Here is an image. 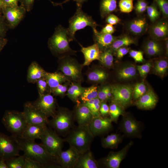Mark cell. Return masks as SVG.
I'll use <instances>...</instances> for the list:
<instances>
[{
	"instance_id": "obj_59",
	"label": "cell",
	"mask_w": 168,
	"mask_h": 168,
	"mask_svg": "<svg viewBox=\"0 0 168 168\" xmlns=\"http://www.w3.org/2000/svg\"><path fill=\"white\" fill-rule=\"evenodd\" d=\"M70 0H65L63 2L60 3H55L53 2H51L55 6L59 5L60 6H62V5L65 3ZM74 1H75L76 2V4L77 6H82V5L83 3L87 1L88 0H73Z\"/></svg>"
},
{
	"instance_id": "obj_31",
	"label": "cell",
	"mask_w": 168,
	"mask_h": 168,
	"mask_svg": "<svg viewBox=\"0 0 168 168\" xmlns=\"http://www.w3.org/2000/svg\"><path fill=\"white\" fill-rule=\"evenodd\" d=\"M122 137L119 134L112 133L102 138V147L105 148L116 149L122 141Z\"/></svg>"
},
{
	"instance_id": "obj_12",
	"label": "cell",
	"mask_w": 168,
	"mask_h": 168,
	"mask_svg": "<svg viewBox=\"0 0 168 168\" xmlns=\"http://www.w3.org/2000/svg\"><path fill=\"white\" fill-rule=\"evenodd\" d=\"M133 142L131 141L120 150L110 152L105 157L102 158L98 162L100 165L107 168H119L121 162L125 158Z\"/></svg>"
},
{
	"instance_id": "obj_28",
	"label": "cell",
	"mask_w": 168,
	"mask_h": 168,
	"mask_svg": "<svg viewBox=\"0 0 168 168\" xmlns=\"http://www.w3.org/2000/svg\"><path fill=\"white\" fill-rule=\"evenodd\" d=\"M47 83L49 92L58 85L70 81L61 72H46L44 77Z\"/></svg>"
},
{
	"instance_id": "obj_49",
	"label": "cell",
	"mask_w": 168,
	"mask_h": 168,
	"mask_svg": "<svg viewBox=\"0 0 168 168\" xmlns=\"http://www.w3.org/2000/svg\"><path fill=\"white\" fill-rule=\"evenodd\" d=\"M152 64L151 62H148L142 65H138L137 69L142 77H145L150 72Z\"/></svg>"
},
{
	"instance_id": "obj_62",
	"label": "cell",
	"mask_w": 168,
	"mask_h": 168,
	"mask_svg": "<svg viewBox=\"0 0 168 168\" xmlns=\"http://www.w3.org/2000/svg\"><path fill=\"white\" fill-rule=\"evenodd\" d=\"M165 41V49L166 54V55L168 54V39H167Z\"/></svg>"
},
{
	"instance_id": "obj_51",
	"label": "cell",
	"mask_w": 168,
	"mask_h": 168,
	"mask_svg": "<svg viewBox=\"0 0 168 168\" xmlns=\"http://www.w3.org/2000/svg\"><path fill=\"white\" fill-rule=\"evenodd\" d=\"M24 157L25 164L24 168H45L44 166L40 163L25 156Z\"/></svg>"
},
{
	"instance_id": "obj_40",
	"label": "cell",
	"mask_w": 168,
	"mask_h": 168,
	"mask_svg": "<svg viewBox=\"0 0 168 168\" xmlns=\"http://www.w3.org/2000/svg\"><path fill=\"white\" fill-rule=\"evenodd\" d=\"M146 11L148 17L152 23L160 18L161 12L154 2H153L150 5L148 6Z\"/></svg>"
},
{
	"instance_id": "obj_46",
	"label": "cell",
	"mask_w": 168,
	"mask_h": 168,
	"mask_svg": "<svg viewBox=\"0 0 168 168\" xmlns=\"http://www.w3.org/2000/svg\"><path fill=\"white\" fill-rule=\"evenodd\" d=\"M160 10L163 17L168 18V0H153Z\"/></svg>"
},
{
	"instance_id": "obj_16",
	"label": "cell",
	"mask_w": 168,
	"mask_h": 168,
	"mask_svg": "<svg viewBox=\"0 0 168 168\" xmlns=\"http://www.w3.org/2000/svg\"><path fill=\"white\" fill-rule=\"evenodd\" d=\"M109 117L101 116L93 117L88 125L89 129L94 137L107 133L113 127Z\"/></svg>"
},
{
	"instance_id": "obj_45",
	"label": "cell",
	"mask_w": 168,
	"mask_h": 168,
	"mask_svg": "<svg viewBox=\"0 0 168 168\" xmlns=\"http://www.w3.org/2000/svg\"><path fill=\"white\" fill-rule=\"evenodd\" d=\"M36 83L39 96L50 93L47 83L44 77L39 79Z\"/></svg>"
},
{
	"instance_id": "obj_2",
	"label": "cell",
	"mask_w": 168,
	"mask_h": 168,
	"mask_svg": "<svg viewBox=\"0 0 168 168\" xmlns=\"http://www.w3.org/2000/svg\"><path fill=\"white\" fill-rule=\"evenodd\" d=\"M94 136L88 125H75L64 138L65 142L77 150L80 154L90 149Z\"/></svg>"
},
{
	"instance_id": "obj_11",
	"label": "cell",
	"mask_w": 168,
	"mask_h": 168,
	"mask_svg": "<svg viewBox=\"0 0 168 168\" xmlns=\"http://www.w3.org/2000/svg\"><path fill=\"white\" fill-rule=\"evenodd\" d=\"M23 112L27 125H48L49 120L48 118L32 102H27L24 104Z\"/></svg>"
},
{
	"instance_id": "obj_1",
	"label": "cell",
	"mask_w": 168,
	"mask_h": 168,
	"mask_svg": "<svg viewBox=\"0 0 168 168\" xmlns=\"http://www.w3.org/2000/svg\"><path fill=\"white\" fill-rule=\"evenodd\" d=\"M17 139L20 150L23 152L24 156L40 163L45 168H61L57 156L50 153L40 144L36 143L35 140Z\"/></svg>"
},
{
	"instance_id": "obj_32",
	"label": "cell",
	"mask_w": 168,
	"mask_h": 168,
	"mask_svg": "<svg viewBox=\"0 0 168 168\" xmlns=\"http://www.w3.org/2000/svg\"><path fill=\"white\" fill-rule=\"evenodd\" d=\"M85 88L82 87L79 83L72 82L68 89L67 95L72 101L78 103L79 102V98Z\"/></svg>"
},
{
	"instance_id": "obj_9",
	"label": "cell",
	"mask_w": 168,
	"mask_h": 168,
	"mask_svg": "<svg viewBox=\"0 0 168 168\" xmlns=\"http://www.w3.org/2000/svg\"><path fill=\"white\" fill-rule=\"evenodd\" d=\"M20 151L17 138L0 132V160L5 161L19 156Z\"/></svg>"
},
{
	"instance_id": "obj_14",
	"label": "cell",
	"mask_w": 168,
	"mask_h": 168,
	"mask_svg": "<svg viewBox=\"0 0 168 168\" xmlns=\"http://www.w3.org/2000/svg\"><path fill=\"white\" fill-rule=\"evenodd\" d=\"M119 127L120 129L127 137H141L142 124L131 115L124 114Z\"/></svg>"
},
{
	"instance_id": "obj_52",
	"label": "cell",
	"mask_w": 168,
	"mask_h": 168,
	"mask_svg": "<svg viewBox=\"0 0 168 168\" xmlns=\"http://www.w3.org/2000/svg\"><path fill=\"white\" fill-rule=\"evenodd\" d=\"M129 54L136 62L142 63L144 61L143 52L140 50H130Z\"/></svg>"
},
{
	"instance_id": "obj_36",
	"label": "cell",
	"mask_w": 168,
	"mask_h": 168,
	"mask_svg": "<svg viewBox=\"0 0 168 168\" xmlns=\"http://www.w3.org/2000/svg\"><path fill=\"white\" fill-rule=\"evenodd\" d=\"M114 53L109 48L101 51L99 60L104 66L107 68H111L113 64Z\"/></svg>"
},
{
	"instance_id": "obj_10",
	"label": "cell",
	"mask_w": 168,
	"mask_h": 168,
	"mask_svg": "<svg viewBox=\"0 0 168 168\" xmlns=\"http://www.w3.org/2000/svg\"><path fill=\"white\" fill-rule=\"evenodd\" d=\"M133 89L131 86L128 85H118L111 86V102L124 109L131 103Z\"/></svg>"
},
{
	"instance_id": "obj_54",
	"label": "cell",
	"mask_w": 168,
	"mask_h": 168,
	"mask_svg": "<svg viewBox=\"0 0 168 168\" xmlns=\"http://www.w3.org/2000/svg\"><path fill=\"white\" fill-rule=\"evenodd\" d=\"M105 18V22L112 25H117L121 21V20L119 17L112 13L109 14Z\"/></svg>"
},
{
	"instance_id": "obj_37",
	"label": "cell",
	"mask_w": 168,
	"mask_h": 168,
	"mask_svg": "<svg viewBox=\"0 0 168 168\" xmlns=\"http://www.w3.org/2000/svg\"><path fill=\"white\" fill-rule=\"evenodd\" d=\"M110 118L112 122L117 123L119 118L124 113L123 108L118 104L111 102L109 106Z\"/></svg>"
},
{
	"instance_id": "obj_33",
	"label": "cell",
	"mask_w": 168,
	"mask_h": 168,
	"mask_svg": "<svg viewBox=\"0 0 168 168\" xmlns=\"http://www.w3.org/2000/svg\"><path fill=\"white\" fill-rule=\"evenodd\" d=\"M136 74V68L133 64L126 65L120 69L117 72L119 79L124 80L132 79L135 77Z\"/></svg>"
},
{
	"instance_id": "obj_48",
	"label": "cell",
	"mask_w": 168,
	"mask_h": 168,
	"mask_svg": "<svg viewBox=\"0 0 168 168\" xmlns=\"http://www.w3.org/2000/svg\"><path fill=\"white\" fill-rule=\"evenodd\" d=\"M68 89V86L67 84H62L52 90L51 93H52L54 96L62 97L65 95Z\"/></svg>"
},
{
	"instance_id": "obj_15",
	"label": "cell",
	"mask_w": 168,
	"mask_h": 168,
	"mask_svg": "<svg viewBox=\"0 0 168 168\" xmlns=\"http://www.w3.org/2000/svg\"><path fill=\"white\" fill-rule=\"evenodd\" d=\"M23 7L18 5L2 8V13L9 26L13 29L16 27L23 18L26 12Z\"/></svg>"
},
{
	"instance_id": "obj_39",
	"label": "cell",
	"mask_w": 168,
	"mask_h": 168,
	"mask_svg": "<svg viewBox=\"0 0 168 168\" xmlns=\"http://www.w3.org/2000/svg\"><path fill=\"white\" fill-rule=\"evenodd\" d=\"M101 101L97 97L85 103H82L87 106L91 112L93 117L100 116L99 109Z\"/></svg>"
},
{
	"instance_id": "obj_44",
	"label": "cell",
	"mask_w": 168,
	"mask_h": 168,
	"mask_svg": "<svg viewBox=\"0 0 168 168\" xmlns=\"http://www.w3.org/2000/svg\"><path fill=\"white\" fill-rule=\"evenodd\" d=\"M146 86L143 82L137 83L133 89V97L135 100H137L146 92Z\"/></svg>"
},
{
	"instance_id": "obj_27",
	"label": "cell",
	"mask_w": 168,
	"mask_h": 168,
	"mask_svg": "<svg viewBox=\"0 0 168 168\" xmlns=\"http://www.w3.org/2000/svg\"><path fill=\"white\" fill-rule=\"evenodd\" d=\"M46 72L36 62L33 61L28 67L27 81L29 83H35L39 79L44 77Z\"/></svg>"
},
{
	"instance_id": "obj_34",
	"label": "cell",
	"mask_w": 168,
	"mask_h": 168,
	"mask_svg": "<svg viewBox=\"0 0 168 168\" xmlns=\"http://www.w3.org/2000/svg\"><path fill=\"white\" fill-rule=\"evenodd\" d=\"M108 77V74L104 70L96 68L91 71L87 74L88 80L94 83L101 82L105 81Z\"/></svg>"
},
{
	"instance_id": "obj_29",
	"label": "cell",
	"mask_w": 168,
	"mask_h": 168,
	"mask_svg": "<svg viewBox=\"0 0 168 168\" xmlns=\"http://www.w3.org/2000/svg\"><path fill=\"white\" fill-rule=\"evenodd\" d=\"M138 43L137 39L129 35L124 34L117 36L112 44L109 47L113 53L120 47L128 46Z\"/></svg>"
},
{
	"instance_id": "obj_35",
	"label": "cell",
	"mask_w": 168,
	"mask_h": 168,
	"mask_svg": "<svg viewBox=\"0 0 168 168\" xmlns=\"http://www.w3.org/2000/svg\"><path fill=\"white\" fill-rule=\"evenodd\" d=\"M154 73L161 78L166 74L168 67V62L165 58H160L156 60L153 66Z\"/></svg>"
},
{
	"instance_id": "obj_8",
	"label": "cell",
	"mask_w": 168,
	"mask_h": 168,
	"mask_svg": "<svg viewBox=\"0 0 168 168\" xmlns=\"http://www.w3.org/2000/svg\"><path fill=\"white\" fill-rule=\"evenodd\" d=\"M40 144L51 154L57 156L61 151L63 143L65 142L64 138L60 137L55 132L47 126L40 139Z\"/></svg>"
},
{
	"instance_id": "obj_24",
	"label": "cell",
	"mask_w": 168,
	"mask_h": 168,
	"mask_svg": "<svg viewBox=\"0 0 168 168\" xmlns=\"http://www.w3.org/2000/svg\"><path fill=\"white\" fill-rule=\"evenodd\" d=\"M151 38L147 39L144 42L143 49L145 53L149 57L156 56L161 54L163 51L161 41Z\"/></svg>"
},
{
	"instance_id": "obj_43",
	"label": "cell",
	"mask_w": 168,
	"mask_h": 168,
	"mask_svg": "<svg viewBox=\"0 0 168 168\" xmlns=\"http://www.w3.org/2000/svg\"><path fill=\"white\" fill-rule=\"evenodd\" d=\"M134 0H120L118 5L120 11L123 13H129L134 9Z\"/></svg>"
},
{
	"instance_id": "obj_23",
	"label": "cell",
	"mask_w": 168,
	"mask_h": 168,
	"mask_svg": "<svg viewBox=\"0 0 168 168\" xmlns=\"http://www.w3.org/2000/svg\"><path fill=\"white\" fill-rule=\"evenodd\" d=\"M92 30L95 43L98 44L101 51L109 48L117 37L111 34L102 33L96 28Z\"/></svg>"
},
{
	"instance_id": "obj_17",
	"label": "cell",
	"mask_w": 168,
	"mask_h": 168,
	"mask_svg": "<svg viewBox=\"0 0 168 168\" xmlns=\"http://www.w3.org/2000/svg\"><path fill=\"white\" fill-rule=\"evenodd\" d=\"M80 153L70 146L66 151H60L57 155L59 164L61 168H74Z\"/></svg>"
},
{
	"instance_id": "obj_55",
	"label": "cell",
	"mask_w": 168,
	"mask_h": 168,
	"mask_svg": "<svg viewBox=\"0 0 168 168\" xmlns=\"http://www.w3.org/2000/svg\"><path fill=\"white\" fill-rule=\"evenodd\" d=\"M35 0H19L20 6L24 7L27 12L32 9L34 2Z\"/></svg>"
},
{
	"instance_id": "obj_38",
	"label": "cell",
	"mask_w": 168,
	"mask_h": 168,
	"mask_svg": "<svg viewBox=\"0 0 168 168\" xmlns=\"http://www.w3.org/2000/svg\"><path fill=\"white\" fill-rule=\"evenodd\" d=\"M98 90L96 86L93 85L86 88L80 97L82 103H85L98 97Z\"/></svg>"
},
{
	"instance_id": "obj_6",
	"label": "cell",
	"mask_w": 168,
	"mask_h": 168,
	"mask_svg": "<svg viewBox=\"0 0 168 168\" xmlns=\"http://www.w3.org/2000/svg\"><path fill=\"white\" fill-rule=\"evenodd\" d=\"M82 6H77L76 11L69 21V26L67 28L71 41L75 39L76 32L78 30L89 26L92 29L96 28L98 25L91 16L84 12Z\"/></svg>"
},
{
	"instance_id": "obj_20",
	"label": "cell",
	"mask_w": 168,
	"mask_h": 168,
	"mask_svg": "<svg viewBox=\"0 0 168 168\" xmlns=\"http://www.w3.org/2000/svg\"><path fill=\"white\" fill-rule=\"evenodd\" d=\"M73 112L75 122L78 125H88L93 118L88 108L80 101L77 103Z\"/></svg>"
},
{
	"instance_id": "obj_30",
	"label": "cell",
	"mask_w": 168,
	"mask_h": 168,
	"mask_svg": "<svg viewBox=\"0 0 168 168\" xmlns=\"http://www.w3.org/2000/svg\"><path fill=\"white\" fill-rule=\"evenodd\" d=\"M117 0H101L100 5V16L102 18L117 10Z\"/></svg>"
},
{
	"instance_id": "obj_18",
	"label": "cell",
	"mask_w": 168,
	"mask_h": 168,
	"mask_svg": "<svg viewBox=\"0 0 168 168\" xmlns=\"http://www.w3.org/2000/svg\"><path fill=\"white\" fill-rule=\"evenodd\" d=\"M148 29L150 37L152 39L159 40L168 39V22L163 17L152 23Z\"/></svg>"
},
{
	"instance_id": "obj_3",
	"label": "cell",
	"mask_w": 168,
	"mask_h": 168,
	"mask_svg": "<svg viewBox=\"0 0 168 168\" xmlns=\"http://www.w3.org/2000/svg\"><path fill=\"white\" fill-rule=\"evenodd\" d=\"M69 38L67 28L61 25L57 26L52 36L48 40V47L54 55L59 58L74 54L76 51L70 48Z\"/></svg>"
},
{
	"instance_id": "obj_19",
	"label": "cell",
	"mask_w": 168,
	"mask_h": 168,
	"mask_svg": "<svg viewBox=\"0 0 168 168\" xmlns=\"http://www.w3.org/2000/svg\"><path fill=\"white\" fill-rule=\"evenodd\" d=\"M148 25L144 16H138L127 21L125 28L127 31L135 36H141L148 30Z\"/></svg>"
},
{
	"instance_id": "obj_60",
	"label": "cell",
	"mask_w": 168,
	"mask_h": 168,
	"mask_svg": "<svg viewBox=\"0 0 168 168\" xmlns=\"http://www.w3.org/2000/svg\"><path fill=\"white\" fill-rule=\"evenodd\" d=\"M7 40L5 38H0V53L7 44Z\"/></svg>"
},
{
	"instance_id": "obj_13",
	"label": "cell",
	"mask_w": 168,
	"mask_h": 168,
	"mask_svg": "<svg viewBox=\"0 0 168 168\" xmlns=\"http://www.w3.org/2000/svg\"><path fill=\"white\" fill-rule=\"evenodd\" d=\"M48 93L39 96L33 104L48 117H53L56 114L58 106L56 100Z\"/></svg>"
},
{
	"instance_id": "obj_47",
	"label": "cell",
	"mask_w": 168,
	"mask_h": 168,
	"mask_svg": "<svg viewBox=\"0 0 168 168\" xmlns=\"http://www.w3.org/2000/svg\"><path fill=\"white\" fill-rule=\"evenodd\" d=\"M148 6V3L146 0H137L134 6L136 14L138 15H141L146 11Z\"/></svg>"
},
{
	"instance_id": "obj_25",
	"label": "cell",
	"mask_w": 168,
	"mask_h": 168,
	"mask_svg": "<svg viewBox=\"0 0 168 168\" xmlns=\"http://www.w3.org/2000/svg\"><path fill=\"white\" fill-rule=\"evenodd\" d=\"M98 162L95 159L90 150L80 154L74 168H98Z\"/></svg>"
},
{
	"instance_id": "obj_26",
	"label": "cell",
	"mask_w": 168,
	"mask_h": 168,
	"mask_svg": "<svg viewBox=\"0 0 168 168\" xmlns=\"http://www.w3.org/2000/svg\"><path fill=\"white\" fill-rule=\"evenodd\" d=\"M47 126L37 124H28L22 134L21 138L32 140L36 139H40Z\"/></svg>"
},
{
	"instance_id": "obj_53",
	"label": "cell",
	"mask_w": 168,
	"mask_h": 168,
	"mask_svg": "<svg viewBox=\"0 0 168 168\" xmlns=\"http://www.w3.org/2000/svg\"><path fill=\"white\" fill-rule=\"evenodd\" d=\"M99 112L100 116L102 117H108L109 116V106L107 104L106 102H101Z\"/></svg>"
},
{
	"instance_id": "obj_63",
	"label": "cell",
	"mask_w": 168,
	"mask_h": 168,
	"mask_svg": "<svg viewBox=\"0 0 168 168\" xmlns=\"http://www.w3.org/2000/svg\"><path fill=\"white\" fill-rule=\"evenodd\" d=\"M2 0H0V13L2 12Z\"/></svg>"
},
{
	"instance_id": "obj_58",
	"label": "cell",
	"mask_w": 168,
	"mask_h": 168,
	"mask_svg": "<svg viewBox=\"0 0 168 168\" xmlns=\"http://www.w3.org/2000/svg\"><path fill=\"white\" fill-rule=\"evenodd\" d=\"M18 2L19 0H2V8L17 6Z\"/></svg>"
},
{
	"instance_id": "obj_57",
	"label": "cell",
	"mask_w": 168,
	"mask_h": 168,
	"mask_svg": "<svg viewBox=\"0 0 168 168\" xmlns=\"http://www.w3.org/2000/svg\"><path fill=\"white\" fill-rule=\"evenodd\" d=\"M116 31L113 25L107 24L101 29L100 32L103 33L112 35Z\"/></svg>"
},
{
	"instance_id": "obj_50",
	"label": "cell",
	"mask_w": 168,
	"mask_h": 168,
	"mask_svg": "<svg viewBox=\"0 0 168 168\" xmlns=\"http://www.w3.org/2000/svg\"><path fill=\"white\" fill-rule=\"evenodd\" d=\"M9 28L2 12L0 13V38H4Z\"/></svg>"
},
{
	"instance_id": "obj_5",
	"label": "cell",
	"mask_w": 168,
	"mask_h": 168,
	"mask_svg": "<svg viewBox=\"0 0 168 168\" xmlns=\"http://www.w3.org/2000/svg\"><path fill=\"white\" fill-rule=\"evenodd\" d=\"M2 122L12 135L16 138H21L27 125L23 112L14 110L6 111Z\"/></svg>"
},
{
	"instance_id": "obj_42",
	"label": "cell",
	"mask_w": 168,
	"mask_h": 168,
	"mask_svg": "<svg viewBox=\"0 0 168 168\" xmlns=\"http://www.w3.org/2000/svg\"><path fill=\"white\" fill-rule=\"evenodd\" d=\"M112 97L111 87L106 86H103L98 91V98L101 102L110 100Z\"/></svg>"
},
{
	"instance_id": "obj_56",
	"label": "cell",
	"mask_w": 168,
	"mask_h": 168,
	"mask_svg": "<svg viewBox=\"0 0 168 168\" xmlns=\"http://www.w3.org/2000/svg\"><path fill=\"white\" fill-rule=\"evenodd\" d=\"M129 49L128 46L119 48L115 51L116 57L119 59L122 58L129 52Z\"/></svg>"
},
{
	"instance_id": "obj_7",
	"label": "cell",
	"mask_w": 168,
	"mask_h": 168,
	"mask_svg": "<svg viewBox=\"0 0 168 168\" xmlns=\"http://www.w3.org/2000/svg\"><path fill=\"white\" fill-rule=\"evenodd\" d=\"M82 66L76 59L67 56L59 58L58 70L69 81L80 83L83 80L82 74Z\"/></svg>"
},
{
	"instance_id": "obj_61",
	"label": "cell",
	"mask_w": 168,
	"mask_h": 168,
	"mask_svg": "<svg viewBox=\"0 0 168 168\" xmlns=\"http://www.w3.org/2000/svg\"><path fill=\"white\" fill-rule=\"evenodd\" d=\"M0 168H8L5 161L0 160Z\"/></svg>"
},
{
	"instance_id": "obj_41",
	"label": "cell",
	"mask_w": 168,
	"mask_h": 168,
	"mask_svg": "<svg viewBox=\"0 0 168 168\" xmlns=\"http://www.w3.org/2000/svg\"><path fill=\"white\" fill-rule=\"evenodd\" d=\"M5 161L8 168H24L25 157L23 155H19Z\"/></svg>"
},
{
	"instance_id": "obj_4",
	"label": "cell",
	"mask_w": 168,
	"mask_h": 168,
	"mask_svg": "<svg viewBox=\"0 0 168 168\" xmlns=\"http://www.w3.org/2000/svg\"><path fill=\"white\" fill-rule=\"evenodd\" d=\"M73 111L65 107L58 106L57 111L48 124L59 136L65 137L75 126Z\"/></svg>"
},
{
	"instance_id": "obj_21",
	"label": "cell",
	"mask_w": 168,
	"mask_h": 168,
	"mask_svg": "<svg viewBox=\"0 0 168 168\" xmlns=\"http://www.w3.org/2000/svg\"><path fill=\"white\" fill-rule=\"evenodd\" d=\"M136 100L135 105L138 108L142 109L149 110L156 106L158 99L153 91L150 89Z\"/></svg>"
},
{
	"instance_id": "obj_22",
	"label": "cell",
	"mask_w": 168,
	"mask_h": 168,
	"mask_svg": "<svg viewBox=\"0 0 168 168\" xmlns=\"http://www.w3.org/2000/svg\"><path fill=\"white\" fill-rule=\"evenodd\" d=\"M81 47V51L83 54L84 62L83 66H89L95 60H99L101 51L98 44L95 43L93 45L87 47H84L79 43Z\"/></svg>"
}]
</instances>
